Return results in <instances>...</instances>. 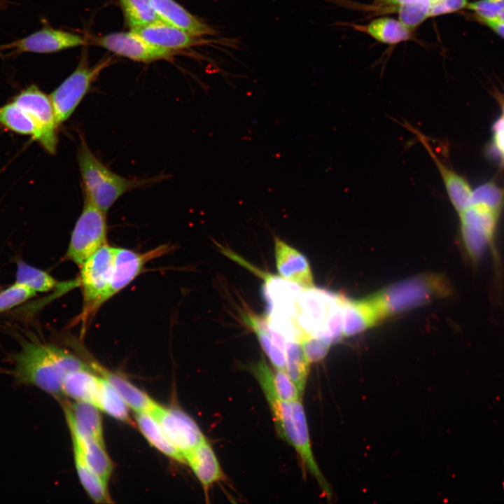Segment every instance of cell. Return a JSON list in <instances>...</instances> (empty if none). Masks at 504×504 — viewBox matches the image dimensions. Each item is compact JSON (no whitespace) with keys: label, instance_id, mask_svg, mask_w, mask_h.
<instances>
[{"label":"cell","instance_id":"cell-1","mask_svg":"<svg viewBox=\"0 0 504 504\" xmlns=\"http://www.w3.org/2000/svg\"><path fill=\"white\" fill-rule=\"evenodd\" d=\"M21 347L13 358L11 371L18 384L36 386L54 396H59L62 383L68 373L92 369L68 350L41 341L34 335H27L20 341Z\"/></svg>","mask_w":504,"mask_h":504},{"label":"cell","instance_id":"cell-2","mask_svg":"<svg viewBox=\"0 0 504 504\" xmlns=\"http://www.w3.org/2000/svg\"><path fill=\"white\" fill-rule=\"evenodd\" d=\"M281 438L297 451L302 464L318 482L325 496L332 497L331 488L321 472L312 450L308 426L301 400L284 401L277 396L272 380L260 384Z\"/></svg>","mask_w":504,"mask_h":504},{"label":"cell","instance_id":"cell-3","mask_svg":"<svg viewBox=\"0 0 504 504\" xmlns=\"http://www.w3.org/2000/svg\"><path fill=\"white\" fill-rule=\"evenodd\" d=\"M77 160L84 190V200L106 213L124 194L158 178L134 179L121 176L107 167L91 151L80 136Z\"/></svg>","mask_w":504,"mask_h":504},{"label":"cell","instance_id":"cell-4","mask_svg":"<svg viewBox=\"0 0 504 504\" xmlns=\"http://www.w3.org/2000/svg\"><path fill=\"white\" fill-rule=\"evenodd\" d=\"M448 281L440 274H424L390 286L368 298L379 321L431 300L448 296Z\"/></svg>","mask_w":504,"mask_h":504},{"label":"cell","instance_id":"cell-5","mask_svg":"<svg viewBox=\"0 0 504 504\" xmlns=\"http://www.w3.org/2000/svg\"><path fill=\"white\" fill-rule=\"evenodd\" d=\"M501 214L479 204H470L458 213L460 234L465 252L477 264L487 252L497 259V230Z\"/></svg>","mask_w":504,"mask_h":504},{"label":"cell","instance_id":"cell-6","mask_svg":"<svg viewBox=\"0 0 504 504\" xmlns=\"http://www.w3.org/2000/svg\"><path fill=\"white\" fill-rule=\"evenodd\" d=\"M111 61V58H106L90 66L87 55L83 52L76 69L50 95L59 125L74 113L101 71Z\"/></svg>","mask_w":504,"mask_h":504},{"label":"cell","instance_id":"cell-7","mask_svg":"<svg viewBox=\"0 0 504 504\" xmlns=\"http://www.w3.org/2000/svg\"><path fill=\"white\" fill-rule=\"evenodd\" d=\"M106 213L84 200L73 229L64 259L80 267L96 251L107 244Z\"/></svg>","mask_w":504,"mask_h":504},{"label":"cell","instance_id":"cell-8","mask_svg":"<svg viewBox=\"0 0 504 504\" xmlns=\"http://www.w3.org/2000/svg\"><path fill=\"white\" fill-rule=\"evenodd\" d=\"M114 266V247L104 244L83 264L78 283L82 290L84 314L98 309L108 290Z\"/></svg>","mask_w":504,"mask_h":504},{"label":"cell","instance_id":"cell-9","mask_svg":"<svg viewBox=\"0 0 504 504\" xmlns=\"http://www.w3.org/2000/svg\"><path fill=\"white\" fill-rule=\"evenodd\" d=\"M13 102L34 120L39 133L38 142L50 154L58 144V123L50 96L31 85L19 93Z\"/></svg>","mask_w":504,"mask_h":504},{"label":"cell","instance_id":"cell-10","mask_svg":"<svg viewBox=\"0 0 504 504\" xmlns=\"http://www.w3.org/2000/svg\"><path fill=\"white\" fill-rule=\"evenodd\" d=\"M150 414L184 458L186 454L206 440L195 421L181 410L157 404Z\"/></svg>","mask_w":504,"mask_h":504},{"label":"cell","instance_id":"cell-11","mask_svg":"<svg viewBox=\"0 0 504 504\" xmlns=\"http://www.w3.org/2000/svg\"><path fill=\"white\" fill-rule=\"evenodd\" d=\"M172 248L173 246L163 244L148 251L138 253L125 248L114 247L113 274L100 305L129 285L140 274L147 262L167 254Z\"/></svg>","mask_w":504,"mask_h":504},{"label":"cell","instance_id":"cell-12","mask_svg":"<svg viewBox=\"0 0 504 504\" xmlns=\"http://www.w3.org/2000/svg\"><path fill=\"white\" fill-rule=\"evenodd\" d=\"M95 44L134 61L150 62L170 59L175 51L152 46L132 31L115 32L93 38Z\"/></svg>","mask_w":504,"mask_h":504},{"label":"cell","instance_id":"cell-13","mask_svg":"<svg viewBox=\"0 0 504 504\" xmlns=\"http://www.w3.org/2000/svg\"><path fill=\"white\" fill-rule=\"evenodd\" d=\"M337 295L314 286L302 289L297 300L295 318L308 337L321 332L330 307Z\"/></svg>","mask_w":504,"mask_h":504},{"label":"cell","instance_id":"cell-14","mask_svg":"<svg viewBox=\"0 0 504 504\" xmlns=\"http://www.w3.org/2000/svg\"><path fill=\"white\" fill-rule=\"evenodd\" d=\"M246 267L264 280L262 295L267 315L279 314L295 318L297 300L303 288L282 276L265 272L249 262Z\"/></svg>","mask_w":504,"mask_h":504},{"label":"cell","instance_id":"cell-15","mask_svg":"<svg viewBox=\"0 0 504 504\" xmlns=\"http://www.w3.org/2000/svg\"><path fill=\"white\" fill-rule=\"evenodd\" d=\"M404 126L417 136L418 140L426 149L436 165L453 207L458 214L460 213L469 203L472 192L470 183L464 176L449 167L436 155L424 134L407 122Z\"/></svg>","mask_w":504,"mask_h":504},{"label":"cell","instance_id":"cell-16","mask_svg":"<svg viewBox=\"0 0 504 504\" xmlns=\"http://www.w3.org/2000/svg\"><path fill=\"white\" fill-rule=\"evenodd\" d=\"M87 39L74 33L43 28L12 44L21 52L52 53L87 44Z\"/></svg>","mask_w":504,"mask_h":504},{"label":"cell","instance_id":"cell-17","mask_svg":"<svg viewBox=\"0 0 504 504\" xmlns=\"http://www.w3.org/2000/svg\"><path fill=\"white\" fill-rule=\"evenodd\" d=\"M274 254L280 275L304 288L314 285L311 267L306 257L277 237H274Z\"/></svg>","mask_w":504,"mask_h":504},{"label":"cell","instance_id":"cell-18","mask_svg":"<svg viewBox=\"0 0 504 504\" xmlns=\"http://www.w3.org/2000/svg\"><path fill=\"white\" fill-rule=\"evenodd\" d=\"M131 31L152 46L175 52L200 43L197 37L161 20Z\"/></svg>","mask_w":504,"mask_h":504},{"label":"cell","instance_id":"cell-19","mask_svg":"<svg viewBox=\"0 0 504 504\" xmlns=\"http://www.w3.org/2000/svg\"><path fill=\"white\" fill-rule=\"evenodd\" d=\"M159 18L188 34L201 37L214 34V30L174 0H150Z\"/></svg>","mask_w":504,"mask_h":504},{"label":"cell","instance_id":"cell-20","mask_svg":"<svg viewBox=\"0 0 504 504\" xmlns=\"http://www.w3.org/2000/svg\"><path fill=\"white\" fill-rule=\"evenodd\" d=\"M186 463L200 482L206 499L212 485L223 480L225 476L216 456L206 440L185 455Z\"/></svg>","mask_w":504,"mask_h":504},{"label":"cell","instance_id":"cell-21","mask_svg":"<svg viewBox=\"0 0 504 504\" xmlns=\"http://www.w3.org/2000/svg\"><path fill=\"white\" fill-rule=\"evenodd\" d=\"M92 370L109 382L128 407L137 412L150 414L158 404L146 393L135 386L123 376L107 370L95 361L89 363Z\"/></svg>","mask_w":504,"mask_h":504},{"label":"cell","instance_id":"cell-22","mask_svg":"<svg viewBox=\"0 0 504 504\" xmlns=\"http://www.w3.org/2000/svg\"><path fill=\"white\" fill-rule=\"evenodd\" d=\"M70 430L93 438L104 443L102 425L98 408L89 402L76 401L64 406Z\"/></svg>","mask_w":504,"mask_h":504},{"label":"cell","instance_id":"cell-23","mask_svg":"<svg viewBox=\"0 0 504 504\" xmlns=\"http://www.w3.org/2000/svg\"><path fill=\"white\" fill-rule=\"evenodd\" d=\"M92 369L71 372L64 378L62 393L76 401L91 403L97 407L102 377Z\"/></svg>","mask_w":504,"mask_h":504},{"label":"cell","instance_id":"cell-24","mask_svg":"<svg viewBox=\"0 0 504 504\" xmlns=\"http://www.w3.org/2000/svg\"><path fill=\"white\" fill-rule=\"evenodd\" d=\"M342 316L344 336L359 333L379 321L368 298L352 301L344 298Z\"/></svg>","mask_w":504,"mask_h":504},{"label":"cell","instance_id":"cell-25","mask_svg":"<svg viewBox=\"0 0 504 504\" xmlns=\"http://www.w3.org/2000/svg\"><path fill=\"white\" fill-rule=\"evenodd\" d=\"M70 431L88 465L107 484L113 472V463L106 451L104 444L92 437Z\"/></svg>","mask_w":504,"mask_h":504},{"label":"cell","instance_id":"cell-26","mask_svg":"<svg viewBox=\"0 0 504 504\" xmlns=\"http://www.w3.org/2000/svg\"><path fill=\"white\" fill-rule=\"evenodd\" d=\"M135 419L140 431L153 447L168 457L186 463L183 454L171 442L158 421L150 414L137 412Z\"/></svg>","mask_w":504,"mask_h":504},{"label":"cell","instance_id":"cell-27","mask_svg":"<svg viewBox=\"0 0 504 504\" xmlns=\"http://www.w3.org/2000/svg\"><path fill=\"white\" fill-rule=\"evenodd\" d=\"M72 442L75 466L85 490L91 499L97 503L111 502L107 484L88 465L77 442L74 438Z\"/></svg>","mask_w":504,"mask_h":504},{"label":"cell","instance_id":"cell-28","mask_svg":"<svg viewBox=\"0 0 504 504\" xmlns=\"http://www.w3.org/2000/svg\"><path fill=\"white\" fill-rule=\"evenodd\" d=\"M241 315L247 326L255 333L264 352L275 368L285 369V352L273 342L268 332L265 316H260L247 311Z\"/></svg>","mask_w":504,"mask_h":504},{"label":"cell","instance_id":"cell-29","mask_svg":"<svg viewBox=\"0 0 504 504\" xmlns=\"http://www.w3.org/2000/svg\"><path fill=\"white\" fill-rule=\"evenodd\" d=\"M363 30L376 40L388 44L406 41L412 32L400 21L391 18L375 19L363 27Z\"/></svg>","mask_w":504,"mask_h":504},{"label":"cell","instance_id":"cell-30","mask_svg":"<svg viewBox=\"0 0 504 504\" xmlns=\"http://www.w3.org/2000/svg\"><path fill=\"white\" fill-rule=\"evenodd\" d=\"M0 125L15 132L31 135L38 141V130L31 118L14 102L0 106Z\"/></svg>","mask_w":504,"mask_h":504},{"label":"cell","instance_id":"cell-31","mask_svg":"<svg viewBox=\"0 0 504 504\" xmlns=\"http://www.w3.org/2000/svg\"><path fill=\"white\" fill-rule=\"evenodd\" d=\"M15 283L36 292H47L59 286V283L46 272L23 260L17 262Z\"/></svg>","mask_w":504,"mask_h":504},{"label":"cell","instance_id":"cell-32","mask_svg":"<svg viewBox=\"0 0 504 504\" xmlns=\"http://www.w3.org/2000/svg\"><path fill=\"white\" fill-rule=\"evenodd\" d=\"M97 407L119 421L132 424L127 405L113 386L102 377Z\"/></svg>","mask_w":504,"mask_h":504},{"label":"cell","instance_id":"cell-33","mask_svg":"<svg viewBox=\"0 0 504 504\" xmlns=\"http://www.w3.org/2000/svg\"><path fill=\"white\" fill-rule=\"evenodd\" d=\"M285 370L302 394L308 375L309 364L302 344L290 342L285 350Z\"/></svg>","mask_w":504,"mask_h":504},{"label":"cell","instance_id":"cell-34","mask_svg":"<svg viewBox=\"0 0 504 504\" xmlns=\"http://www.w3.org/2000/svg\"><path fill=\"white\" fill-rule=\"evenodd\" d=\"M125 21L131 28H139L160 20L150 0H120Z\"/></svg>","mask_w":504,"mask_h":504},{"label":"cell","instance_id":"cell-35","mask_svg":"<svg viewBox=\"0 0 504 504\" xmlns=\"http://www.w3.org/2000/svg\"><path fill=\"white\" fill-rule=\"evenodd\" d=\"M479 204L501 214L504 208V188L495 181L482 183L472 190L468 204Z\"/></svg>","mask_w":504,"mask_h":504},{"label":"cell","instance_id":"cell-36","mask_svg":"<svg viewBox=\"0 0 504 504\" xmlns=\"http://www.w3.org/2000/svg\"><path fill=\"white\" fill-rule=\"evenodd\" d=\"M430 0H405L398 8L399 21L410 31L428 17Z\"/></svg>","mask_w":504,"mask_h":504},{"label":"cell","instance_id":"cell-37","mask_svg":"<svg viewBox=\"0 0 504 504\" xmlns=\"http://www.w3.org/2000/svg\"><path fill=\"white\" fill-rule=\"evenodd\" d=\"M344 298L342 295H337L330 307L323 330L314 337H324L333 343L344 336L342 316Z\"/></svg>","mask_w":504,"mask_h":504},{"label":"cell","instance_id":"cell-38","mask_svg":"<svg viewBox=\"0 0 504 504\" xmlns=\"http://www.w3.org/2000/svg\"><path fill=\"white\" fill-rule=\"evenodd\" d=\"M35 295V291L15 282L0 292V314L22 304Z\"/></svg>","mask_w":504,"mask_h":504},{"label":"cell","instance_id":"cell-39","mask_svg":"<svg viewBox=\"0 0 504 504\" xmlns=\"http://www.w3.org/2000/svg\"><path fill=\"white\" fill-rule=\"evenodd\" d=\"M275 392L284 401L300 400L302 393L285 369H276L273 372Z\"/></svg>","mask_w":504,"mask_h":504},{"label":"cell","instance_id":"cell-40","mask_svg":"<svg viewBox=\"0 0 504 504\" xmlns=\"http://www.w3.org/2000/svg\"><path fill=\"white\" fill-rule=\"evenodd\" d=\"M305 356L309 363L323 359L327 354L332 342L321 337H310L302 342Z\"/></svg>","mask_w":504,"mask_h":504},{"label":"cell","instance_id":"cell-41","mask_svg":"<svg viewBox=\"0 0 504 504\" xmlns=\"http://www.w3.org/2000/svg\"><path fill=\"white\" fill-rule=\"evenodd\" d=\"M479 19L496 20L504 9V0H479L468 4Z\"/></svg>","mask_w":504,"mask_h":504},{"label":"cell","instance_id":"cell-42","mask_svg":"<svg viewBox=\"0 0 504 504\" xmlns=\"http://www.w3.org/2000/svg\"><path fill=\"white\" fill-rule=\"evenodd\" d=\"M491 153L504 164V116L500 115L493 124Z\"/></svg>","mask_w":504,"mask_h":504},{"label":"cell","instance_id":"cell-43","mask_svg":"<svg viewBox=\"0 0 504 504\" xmlns=\"http://www.w3.org/2000/svg\"><path fill=\"white\" fill-rule=\"evenodd\" d=\"M467 5L468 0H430L428 17L455 12Z\"/></svg>","mask_w":504,"mask_h":504},{"label":"cell","instance_id":"cell-44","mask_svg":"<svg viewBox=\"0 0 504 504\" xmlns=\"http://www.w3.org/2000/svg\"><path fill=\"white\" fill-rule=\"evenodd\" d=\"M481 22L486 24L498 35L504 38V24L495 20L479 19Z\"/></svg>","mask_w":504,"mask_h":504},{"label":"cell","instance_id":"cell-45","mask_svg":"<svg viewBox=\"0 0 504 504\" xmlns=\"http://www.w3.org/2000/svg\"><path fill=\"white\" fill-rule=\"evenodd\" d=\"M494 97H496V100L500 106L502 111L501 115L504 116V90H503L502 92L496 91L494 93Z\"/></svg>","mask_w":504,"mask_h":504},{"label":"cell","instance_id":"cell-46","mask_svg":"<svg viewBox=\"0 0 504 504\" xmlns=\"http://www.w3.org/2000/svg\"><path fill=\"white\" fill-rule=\"evenodd\" d=\"M501 23L504 24V9L499 13L497 18L495 20Z\"/></svg>","mask_w":504,"mask_h":504},{"label":"cell","instance_id":"cell-47","mask_svg":"<svg viewBox=\"0 0 504 504\" xmlns=\"http://www.w3.org/2000/svg\"><path fill=\"white\" fill-rule=\"evenodd\" d=\"M387 2L392 4L393 5H400L402 2H403L405 0H386Z\"/></svg>","mask_w":504,"mask_h":504}]
</instances>
